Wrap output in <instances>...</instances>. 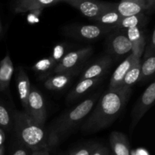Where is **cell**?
I'll return each instance as SVG.
<instances>
[{"label": "cell", "instance_id": "12", "mask_svg": "<svg viewBox=\"0 0 155 155\" xmlns=\"http://www.w3.org/2000/svg\"><path fill=\"white\" fill-rule=\"evenodd\" d=\"M57 4L55 0H16L14 5L15 13L39 11Z\"/></svg>", "mask_w": 155, "mask_h": 155}, {"label": "cell", "instance_id": "15", "mask_svg": "<svg viewBox=\"0 0 155 155\" xmlns=\"http://www.w3.org/2000/svg\"><path fill=\"white\" fill-rule=\"evenodd\" d=\"M127 37L132 43V52L141 58L145 48V39L140 27H136L127 29Z\"/></svg>", "mask_w": 155, "mask_h": 155}, {"label": "cell", "instance_id": "30", "mask_svg": "<svg viewBox=\"0 0 155 155\" xmlns=\"http://www.w3.org/2000/svg\"><path fill=\"white\" fill-rule=\"evenodd\" d=\"M155 5V0H146V11L153 10Z\"/></svg>", "mask_w": 155, "mask_h": 155}, {"label": "cell", "instance_id": "26", "mask_svg": "<svg viewBox=\"0 0 155 155\" xmlns=\"http://www.w3.org/2000/svg\"><path fill=\"white\" fill-rule=\"evenodd\" d=\"M66 46L64 44L61 45H58L54 47V50L52 51V54H51V57L52 58L53 60L56 62V64H58L61 61L62 58H64V56L65 55V51H66Z\"/></svg>", "mask_w": 155, "mask_h": 155}, {"label": "cell", "instance_id": "16", "mask_svg": "<svg viewBox=\"0 0 155 155\" xmlns=\"http://www.w3.org/2000/svg\"><path fill=\"white\" fill-rule=\"evenodd\" d=\"M17 85H18V93H19L21 104L24 109L27 110V101H28L31 86H30L29 77L22 68H18V74H17Z\"/></svg>", "mask_w": 155, "mask_h": 155}, {"label": "cell", "instance_id": "8", "mask_svg": "<svg viewBox=\"0 0 155 155\" xmlns=\"http://www.w3.org/2000/svg\"><path fill=\"white\" fill-rule=\"evenodd\" d=\"M155 101V83L153 82L147 87L133 111V127L139 123L141 118L151 107Z\"/></svg>", "mask_w": 155, "mask_h": 155}, {"label": "cell", "instance_id": "18", "mask_svg": "<svg viewBox=\"0 0 155 155\" xmlns=\"http://www.w3.org/2000/svg\"><path fill=\"white\" fill-rule=\"evenodd\" d=\"M71 72L64 73V74H56L55 76L49 77L45 82V87L48 90L60 91L64 89L72 77Z\"/></svg>", "mask_w": 155, "mask_h": 155}, {"label": "cell", "instance_id": "25", "mask_svg": "<svg viewBox=\"0 0 155 155\" xmlns=\"http://www.w3.org/2000/svg\"><path fill=\"white\" fill-rule=\"evenodd\" d=\"M0 127L8 130L12 127V120L8 110L0 103Z\"/></svg>", "mask_w": 155, "mask_h": 155}, {"label": "cell", "instance_id": "19", "mask_svg": "<svg viewBox=\"0 0 155 155\" xmlns=\"http://www.w3.org/2000/svg\"><path fill=\"white\" fill-rule=\"evenodd\" d=\"M101 77H97V78L92 79H85V80H81L78 83V84L72 89L71 92L68 95V100H73L78 97L81 96L83 94L86 93V92L92 89L94 86L97 84L98 82L100 81Z\"/></svg>", "mask_w": 155, "mask_h": 155}, {"label": "cell", "instance_id": "14", "mask_svg": "<svg viewBox=\"0 0 155 155\" xmlns=\"http://www.w3.org/2000/svg\"><path fill=\"white\" fill-rule=\"evenodd\" d=\"M110 144L114 155H132L127 137L120 132L110 133Z\"/></svg>", "mask_w": 155, "mask_h": 155}, {"label": "cell", "instance_id": "11", "mask_svg": "<svg viewBox=\"0 0 155 155\" xmlns=\"http://www.w3.org/2000/svg\"><path fill=\"white\" fill-rule=\"evenodd\" d=\"M116 9L122 17L144 13L146 11V0H121L117 3Z\"/></svg>", "mask_w": 155, "mask_h": 155}, {"label": "cell", "instance_id": "23", "mask_svg": "<svg viewBox=\"0 0 155 155\" xmlns=\"http://www.w3.org/2000/svg\"><path fill=\"white\" fill-rule=\"evenodd\" d=\"M155 71V57L154 54L145 58L143 63L141 66V72L139 81L149 79Z\"/></svg>", "mask_w": 155, "mask_h": 155}, {"label": "cell", "instance_id": "4", "mask_svg": "<svg viewBox=\"0 0 155 155\" xmlns=\"http://www.w3.org/2000/svg\"><path fill=\"white\" fill-rule=\"evenodd\" d=\"M114 29L101 24L93 25H74L64 29L65 34L68 36L84 40H95L107 34Z\"/></svg>", "mask_w": 155, "mask_h": 155}, {"label": "cell", "instance_id": "27", "mask_svg": "<svg viewBox=\"0 0 155 155\" xmlns=\"http://www.w3.org/2000/svg\"><path fill=\"white\" fill-rule=\"evenodd\" d=\"M96 145L97 144H91V145H85L73 151L71 155H91Z\"/></svg>", "mask_w": 155, "mask_h": 155}, {"label": "cell", "instance_id": "33", "mask_svg": "<svg viewBox=\"0 0 155 155\" xmlns=\"http://www.w3.org/2000/svg\"><path fill=\"white\" fill-rule=\"evenodd\" d=\"M4 151H5V148H4V145H3V146L0 147V155H4Z\"/></svg>", "mask_w": 155, "mask_h": 155}, {"label": "cell", "instance_id": "31", "mask_svg": "<svg viewBox=\"0 0 155 155\" xmlns=\"http://www.w3.org/2000/svg\"><path fill=\"white\" fill-rule=\"evenodd\" d=\"M49 150L43 149L39 151H34L32 152L31 155H49Z\"/></svg>", "mask_w": 155, "mask_h": 155}, {"label": "cell", "instance_id": "13", "mask_svg": "<svg viewBox=\"0 0 155 155\" xmlns=\"http://www.w3.org/2000/svg\"><path fill=\"white\" fill-rule=\"evenodd\" d=\"M112 59L110 56H104L89 67L81 76V80L101 77L110 68Z\"/></svg>", "mask_w": 155, "mask_h": 155}, {"label": "cell", "instance_id": "22", "mask_svg": "<svg viewBox=\"0 0 155 155\" xmlns=\"http://www.w3.org/2000/svg\"><path fill=\"white\" fill-rule=\"evenodd\" d=\"M142 63V61L139 60L127 73L126 76L124 77V81H123L122 88L131 89V86H133L136 82L139 81Z\"/></svg>", "mask_w": 155, "mask_h": 155}, {"label": "cell", "instance_id": "6", "mask_svg": "<svg viewBox=\"0 0 155 155\" xmlns=\"http://www.w3.org/2000/svg\"><path fill=\"white\" fill-rule=\"evenodd\" d=\"M26 113L35 122L42 127H45V123L47 118V110L45 100L42 94L34 88L30 89Z\"/></svg>", "mask_w": 155, "mask_h": 155}, {"label": "cell", "instance_id": "28", "mask_svg": "<svg viewBox=\"0 0 155 155\" xmlns=\"http://www.w3.org/2000/svg\"><path fill=\"white\" fill-rule=\"evenodd\" d=\"M91 155H110L109 154V151L106 147L103 145H96L95 149L92 151Z\"/></svg>", "mask_w": 155, "mask_h": 155}, {"label": "cell", "instance_id": "7", "mask_svg": "<svg viewBox=\"0 0 155 155\" xmlns=\"http://www.w3.org/2000/svg\"><path fill=\"white\" fill-rule=\"evenodd\" d=\"M92 48L89 46L67 53L61 61L56 65L54 69L53 70V73L58 74L71 72L76 67L86 60L92 54Z\"/></svg>", "mask_w": 155, "mask_h": 155}, {"label": "cell", "instance_id": "35", "mask_svg": "<svg viewBox=\"0 0 155 155\" xmlns=\"http://www.w3.org/2000/svg\"><path fill=\"white\" fill-rule=\"evenodd\" d=\"M0 32H1V23H0Z\"/></svg>", "mask_w": 155, "mask_h": 155}, {"label": "cell", "instance_id": "9", "mask_svg": "<svg viewBox=\"0 0 155 155\" xmlns=\"http://www.w3.org/2000/svg\"><path fill=\"white\" fill-rule=\"evenodd\" d=\"M139 60H141L140 58L131 52V54L117 68L112 74L109 85V90H117L122 88L123 81L127 73Z\"/></svg>", "mask_w": 155, "mask_h": 155}, {"label": "cell", "instance_id": "32", "mask_svg": "<svg viewBox=\"0 0 155 155\" xmlns=\"http://www.w3.org/2000/svg\"><path fill=\"white\" fill-rule=\"evenodd\" d=\"M5 139V136L4 131L0 128V147L3 146L4 145Z\"/></svg>", "mask_w": 155, "mask_h": 155}, {"label": "cell", "instance_id": "21", "mask_svg": "<svg viewBox=\"0 0 155 155\" xmlns=\"http://www.w3.org/2000/svg\"><path fill=\"white\" fill-rule=\"evenodd\" d=\"M145 20H146V18H145L144 13H140L128 17H123L119 24L116 26L115 29H119V30L127 29H127L136 27H140L141 26L145 24Z\"/></svg>", "mask_w": 155, "mask_h": 155}, {"label": "cell", "instance_id": "2", "mask_svg": "<svg viewBox=\"0 0 155 155\" xmlns=\"http://www.w3.org/2000/svg\"><path fill=\"white\" fill-rule=\"evenodd\" d=\"M98 98V96L96 95L86 98L72 110L61 116L50 126L47 130L48 145L50 148L58 145L71 133L76 126L78 125L79 123L89 115L93 109Z\"/></svg>", "mask_w": 155, "mask_h": 155}, {"label": "cell", "instance_id": "17", "mask_svg": "<svg viewBox=\"0 0 155 155\" xmlns=\"http://www.w3.org/2000/svg\"><path fill=\"white\" fill-rule=\"evenodd\" d=\"M14 72V65L10 55L7 54L0 62V92L8 88Z\"/></svg>", "mask_w": 155, "mask_h": 155}, {"label": "cell", "instance_id": "3", "mask_svg": "<svg viewBox=\"0 0 155 155\" xmlns=\"http://www.w3.org/2000/svg\"><path fill=\"white\" fill-rule=\"evenodd\" d=\"M12 126L17 137L24 146L33 151L49 150L48 133L45 127L35 122L26 112H15Z\"/></svg>", "mask_w": 155, "mask_h": 155}, {"label": "cell", "instance_id": "10", "mask_svg": "<svg viewBox=\"0 0 155 155\" xmlns=\"http://www.w3.org/2000/svg\"><path fill=\"white\" fill-rule=\"evenodd\" d=\"M109 48L114 54L122 56L132 52V43L125 33H117L111 35L109 39Z\"/></svg>", "mask_w": 155, "mask_h": 155}, {"label": "cell", "instance_id": "34", "mask_svg": "<svg viewBox=\"0 0 155 155\" xmlns=\"http://www.w3.org/2000/svg\"><path fill=\"white\" fill-rule=\"evenodd\" d=\"M56 2H57V3L58 2H66L67 1H68V0H55Z\"/></svg>", "mask_w": 155, "mask_h": 155}, {"label": "cell", "instance_id": "1", "mask_svg": "<svg viewBox=\"0 0 155 155\" xmlns=\"http://www.w3.org/2000/svg\"><path fill=\"white\" fill-rule=\"evenodd\" d=\"M130 93L131 89L125 88L105 92L89 114L90 115L82 126V131L90 134L108 127L125 108Z\"/></svg>", "mask_w": 155, "mask_h": 155}, {"label": "cell", "instance_id": "20", "mask_svg": "<svg viewBox=\"0 0 155 155\" xmlns=\"http://www.w3.org/2000/svg\"><path fill=\"white\" fill-rule=\"evenodd\" d=\"M122 18L123 17L117 11L116 8H114L104 12V13L95 18L93 21H96L98 24L107 26V27H113L114 29H115L116 26L119 24Z\"/></svg>", "mask_w": 155, "mask_h": 155}, {"label": "cell", "instance_id": "5", "mask_svg": "<svg viewBox=\"0 0 155 155\" xmlns=\"http://www.w3.org/2000/svg\"><path fill=\"white\" fill-rule=\"evenodd\" d=\"M66 3L80 11L83 15L94 20L106 11L116 8L117 3L98 0H68Z\"/></svg>", "mask_w": 155, "mask_h": 155}, {"label": "cell", "instance_id": "29", "mask_svg": "<svg viewBox=\"0 0 155 155\" xmlns=\"http://www.w3.org/2000/svg\"><path fill=\"white\" fill-rule=\"evenodd\" d=\"M32 152H33V151L23 145V147H21V148L15 150L12 155H31Z\"/></svg>", "mask_w": 155, "mask_h": 155}, {"label": "cell", "instance_id": "24", "mask_svg": "<svg viewBox=\"0 0 155 155\" xmlns=\"http://www.w3.org/2000/svg\"><path fill=\"white\" fill-rule=\"evenodd\" d=\"M56 65H57L56 62L50 56V57L45 58L39 61L37 63L33 65L32 69L35 72L46 75V74H49V73L53 72V70L54 69Z\"/></svg>", "mask_w": 155, "mask_h": 155}]
</instances>
